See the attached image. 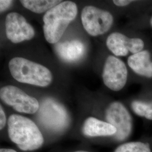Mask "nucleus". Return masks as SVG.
I'll use <instances>...</instances> for the list:
<instances>
[{
  "label": "nucleus",
  "mask_w": 152,
  "mask_h": 152,
  "mask_svg": "<svg viewBox=\"0 0 152 152\" xmlns=\"http://www.w3.org/2000/svg\"><path fill=\"white\" fill-rule=\"evenodd\" d=\"M106 45L109 50L117 56H126L129 53L133 54L142 51L144 41L139 38H129L122 33H111L107 39Z\"/></svg>",
  "instance_id": "obj_10"
},
{
  "label": "nucleus",
  "mask_w": 152,
  "mask_h": 152,
  "mask_svg": "<svg viewBox=\"0 0 152 152\" xmlns=\"http://www.w3.org/2000/svg\"><path fill=\"white\" fill-rule=\"evenodd\" d=\"M6 34L12 43L18 44L34 37L35 32L24 16L17 13L10 12L5 19Z\"/></svg>",
  "instance_id": "obj_9"
},
{
  "label": "nucleus",
  "mask_w": 152,
  "mask_h": 152,
  "mask_svg": "<svg viewBox=\"0 0 152 152\" xmlns=\"http://www.w3.org/2000/svg\"><path fill=\"white\" fill-rule=\"evenodd\" d=\"M0 152H17L11 149H5V148H1L0 149Z\"/></svg>",
  "instance_id": "obj_20"
},
{
  "label": "nucleus",
  "mask_w": 152,
  "mask_h": 152,
  "mask_svg": "<svg viewBox=\"0 0 152 152\" xmlns=\"http://www.w3.org/2000/svg\"><path fill=\"white\" fill-rule=\"evenodd\" d=\"M151 72L152 73V64H151Z\"/></svg>",
  "instance_id": "obj_23"
},
{
  "label": "nucleus",
  "mask_w": 152,
  "mask_h": 152,
  "mask_svg": "<svg viewBox=\"0 0 152 152\" xmlns=\"http://www.w3.org/2000/svg\"><path fill=\"white\" fill-rule=\"evenodd\" d=\"M20 2L29 10L37 14H41L45 11H49L61 1L56 0H22Z\"/></svg>",
  "instance_id": "obj_14"
},
{
  "label": "nucleus",
  "mask_w": 152,
  "mask_h": 152,
  "mask_svg": "<svg viewBox=\"0 0 152 152\" xmlns=\"http://www.w3.org/2000/svg\"><path fill=\"white\" fill-rule=\"evenodd\" d=\"M150 24H151V26L152 27V18H151V20H150Z\"/></svg>",
  "instance_id": "obj_21"
},
{
  "label": "nucleus",
  "mask_w": 152,
  "mask_h": 152,
  "mask_svg": "<svg viewBox=\"0 0 152 152\" xmlns=\"http://www.w3.org/2000/svg\"><path fill=\"white\" fill-rule=\"evenodd\" d=\"M12 1L11 0H1L0 1V11L1 12L5 11L8 9L11 4H12Z\"/></svg>",
  "instance_id": "obj_17"
},
{
  "label": "nucleus",
  "mask_w": 152,
  "mask_h": 152,
  "mask_svg": "<svg viewBox=\"0 0 152 152\" xmlns=\"http://www.w3.org/2000/svg\"><path fill=\"white\" fill-rule=\"evenodd\" d=\"M7 125L10 140L22 151L36 150L44 144L43 135L32 120L20 115L12 114Z\"/></svg>",
  "instance_id": "obj_1"
},
{
  "label": "nucleus",
  "mask_w": 152,
  "mask_h": 152,
  "mask_svg": "<svg viewBox=\"0 0 152 152\" xmlns=\"http://www.w3.org/2000/svg\"><path fill=\"white\" fill-rule=\"evenodd\" d=\"M151 53L148 50H142L140 52L132 54L128 58L127 63L131 69L140 76L152 78L151 71L152 64Z\"/></svg>",
  "instance_id": "obj_13"
},
{
  "label": "nucleus",
  "mask_w": 152,
  "mask_h": 152,
  "mask_svg": "<svg viewBox=\"0 0 152 152\" xmlns=\"http://www.w3.org/2000/svg\"><path fill=\"white\" fill-rule=\"evenodd\" d=\"M131 108L135 114L144 117L149 120H152V102L145 103L135 100L131 103Z\"/></svg>",
  "instance_id": "obj_16"
},
{
  "label": "nucleus",
  "mask_w": 152,
  "mask_h": 152,
  "mask_svg": "<svg viewBox=\"0 0 152 152\" xmlns=\"http://www.w3.org/2000/svg\"><path fill=\"white\" fill-rule=\"evenodd\" d=\"M38 120L45 127L54 131L64 130L69 124L65 108L53 99H46L38 109Z\"/></svg>",
  "instance_id": "obj_4"
},
{
  "label": "nucleus",
  "mask_w": 152,
  "mask_h": 152,
  "mask_svg": "<svg viewBox=\"0 0 152 152\" xmlns=\"http://www.w3.org/2000/svg\"><path fill=\"white\" fill-rule=\"evenodd\" d=\"M127 77L128 71L125 63L116 56H109L102 73L105 85L113 91H118L125 87Z\"/></svg>",
  "instance_id": "obj_8"
},
{
  "label": "nucleus",
  "mask_w": 152,
  "mask_h": 152,
  "mask_svg": "<svg viewBox=\"0 0 152 152\" xmlns=\"http://www.w3.org/2000/svg\"><path fill=\"white\" fill-rule=\"evenodd\" d=\"M6 124V115L2 106L0 107V129L2 130L4 129Z\"/></svg>",
  "instance_id": "obj_18"
},
{
  "label": "nucleus",
  "mask_w": 152,
  "mask_h": 152,
  "mask_svg": "<svg viewBox=\"0 0 152 152\" xmlns=\"http://www.w3.org/2000/svg\"><path fill=\"white\" fill-rule=\"evenodd\" d=\"M77 6L72 1H63L46 11L43 17L44 36L50 44L57 43L77 15Z\"/></svg>",
  "instance_id": "obj_2"
},
{
  "label": "nucleus",
  "mask_w": 152,
  "mask_h": 152,
  "mask_svg": "<svg viewBox=\"0 0 152 152\" xmlns=\"http://www.w3.org/2000/svg\"><path fill=\"white\" fill-rule=\"evenodd\" d=\"M82 132L85 135L90 137L112 136L116 134L117 130L108 122L89 117L83 124Z\"/></svg>",
  "instance_id": "obj_12"
},
{
  "label": "nucleus",
  "mask_w": 152,
  "mask_h": 152,
  "mask_svg": "<svg viewBox=\"0 0 152 152\" xmlns=\"http://www.w3.org/2000/svg\"><path fill=\"white\" fill-rule=\"evenodd\" d=\"M134 2L132 0H114L113 1V3L117 6H126L129 5L131 3Z\"/></svg>",
  "instance_id": "obj_19"
},
{
  "label": "nucleus",
  "mask_w": 152,
  "mask_h": 152,
  "mask_svg": "<svg viewBox=\"0 0 152 152\" xmlns=\"http://www.w3.org/2000/svg\"><path fill=\"white\" fill-rule=\"evenodd\" d=\"M56 54L61 60L72 63L80 60L85 52V46L79 40L60 42L55 46Z\"/></svg>",
  "instance_id": "obj_11"
},
{
  "label": "nucleus",
  "mask_w": 152,
  "mask_h": 152,
  "mask_svg": "<svg viewBox=\"0 0 152 152\" xmlns=\"http://www.w3.org/2000/svg\"><path fill=\"white\" fill-rule=\"evenodd\" d=\"M0 98L6 104L20 113L34 114L38 111L40 107L36 98L14 86L2 87L0 90Z\"/></svg>",
  "instance_id": "obj_6"
},
{
  "label": "nucleus",
  "mask_w": 152,
  "mask_h": 152,
  "mask_svg": "<svg viewBox=\"0 0 152 152\" xmlns=\"http://www.w3.org/2000/svg\"><path fill=\"white\" fill-rule=\"evenodd\" d=\"M81 20L88 34L98 36L108 32L112 26L113 17L109 11L93 6H87L82 11Z\"/></svg>",
  "instance_id": "obj_5"
},
{
  "label": "nucleus",
  "mask_w": 152,
  "mask_h": 152,
  "mask_svg": "<svg viewBox=\"0 0 152 152\" xmlns=\"http://www.w3.org/2000/svg\"><path fill=\"white\" fill-rule=\"evenodd\" d=\"M114 152H151V150L148 144L136 141L123 144L118 147Z\"/></svg>",
  "instance_id": "obj_15"
},
{
  "label": "nucleus",
  "mask_w": 152,
  "mask_h": 152,
  "mask_svg": "<svg viewBox=\"0 0 152 152\" xmlns=\"http://www.w3.org/2000/svg\"><path fill=\"white\" fill-rule=\"evenodd\" d=\"M11 76L17 81L41 87L49 86L53 75L44 65L21 57L12 59L9 63Z\"/></svg>",
  "instance_id": "obj_3"
},
{
  "label": "nucleus",
  "mask_w": 152,
  "mask_h": 152,
  "mask_svg": "<svg viewBox=\"0 0 152 152\" xmlns=\"http://www.w3.org/2000/svg\"><path fill=\"white\" fill-rule=\"evenodd\" d=\"M87 152V151H76V152Z\"/></svg>",
  "instance_id": "obj_22"
},
{
  "label": "nucleus",
  "mask_w": 152,
  "mask_h": 152,
  "mask_svg": "<svg viewBox=\"0 0 152 152\" xmlns=\"http://www.w3.org/2000/svg\"><path fill=\"white\" fill-rule=\"evenodd\" d=\"M107 122L113 126L117 130L114 135L118 141H124L130 135L132 130V119L125 106L120 102L110 104L105 111Z\"/></svg>",
  "instance_id": "obj_7"
}]
</instances>
